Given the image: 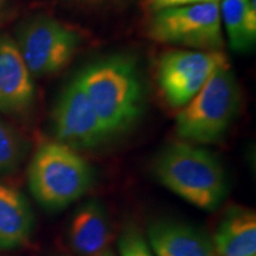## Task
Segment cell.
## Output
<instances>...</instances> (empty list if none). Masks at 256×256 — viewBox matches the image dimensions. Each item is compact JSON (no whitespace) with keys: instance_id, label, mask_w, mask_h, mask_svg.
I'll use <instances>...</instances> for the list:
<instances>
[{"instance_id":"obj_5","label":"cell","mask_w":256,"mask_h":256,"mask_svg":"<svg viewBox=\"0 0 256 256\" xmlns=\"http://www.w3.org/2000/svg\"><path fill=\"white\" fill-rule=\"evenodd\" d=\"M148 36L158 43L220 51L224 46L220 0H206L156 12L148 25Z\"/></svg>"},{"instance_id":"obj_7","label":"cell","mask_w":256,"mask_h":256,"mask_svg":"<svg viewBox=\"0 0 256 256\" xmlns=\"http://www.w3.org/2000/svg\"><path fill=\"white\" fill-rule=\"evenodd\" d=\"M226 60L220 51L172 50L160 57L159 87L174 108H183L200 90L214 70Z\"/></svg>"},{"instance_id":"obj_9","label":"cell","mask_w":256,"mask_h":256,"mask_svg":"<svg viewBox=\"0 0 256 256\" xmlns=\"http://www.w3.org/2000/svg\"><path fill=\"white\" fill-rule=\"evenodd\" d=\"M34 104V76L22 56L17 42L0 36V112L24 116Z\"/></svg>"},{"instance_id":"obj_20","label":"cell","mask_w":256,"mask_h":256,"mask_svg":"<svg viewBox=\"0 0 256 256\" xmlns=\"http://www.w3.org/2000/svg\"><path fill=\"white\" fill-rule=\"evenodd\" d=\"M6 2H8V0H0V17H2V11H4V8H5Z\"/></svg>"},{"instance_id":"obj_11","label":"cell","mask_w":256,"mask_h":256,"mask_svg":"<svg viewBox=\"0 0 256 256\" xmlns=\"http://www.w3.org/2000/svg\"><path fill=\"white\" fill-rule=\"evenodd\" d=\"M148 241L156 256H220L206 234L177 220L152 223Z\"/></svg>"},{"instance_id":"obj_2","label":"cell","mask_w":256,"mask_h":256,"mask_svg":"<svg viewBox=\"0 0 256 256\" xmlns=\"http://www.w3.org/2000/svg\"><path fill=\"white\" fill-rule=\"evenodd\" d=\"M153 171L165 188L200 210L217 209L226 194V172L220 160L194 144L166 147L156 156Z\"/></svg>"},{"instance_id":"obj_19","label":"cell","mask_w":256,"mask_h":256,"mask_svg":"<svg viewBox=\"0 0 256 256\" xmlns=\"http://www.w3.org/2000/svg\"><path fill=\"white\" fill-rule=\"evenodd\" d=\"M98 256H116V254H115V252L112 250L110 248H108V249H106L104 252H102L100 255H98Z\"/></svg>"},{"instance_id":"obj_1","label":"cell","mask_w":256,"mask_h":256,"mask_svg":"<svg viewBox=\"0 0 256 256\" xmlns=\"http://www.w3.org/2000/svg\"><path fill=\"white\" fill-rule=\"evenodd\" d=\"M78 78L110 136L126 132L142 116V84L130 57L98 60L83 69Z\"/></svg>"},{"instance_id":"obj_13","label":"cell","mask_w":256,"mask_h":256,"mask_svg":"<svg viewBox=\"0 0 256 256\" xmlns=\"http://www.w3.org/2000/svg\"><path fill=\"white\" fill-rule=\"evenodd\" d=\"M212 243L220 256H256L255 211L230 209L220 220Z\"/></svg>"},{"instance_id":"obj_12","label":"cell","mask_w":256,"mask_h":256,"mask_svg":"<svg viewBox=\"0 0 256 256\" xmlns=\"http://www.w3.org/2000/svg\"><path fill=\"white\" fill-rule=\"evenodd\" d=\"M34 217L24 194L11 185L0 183V249L11 250L31 238Z\"/></svg>"},{"instance_id":"obj_6","label":"cell","mask_w":256,"mask_h":256,"mask_svg":"<svg viewBox=\"0 0 256 256\" xmlns=\"http://www.w3.org/2000/svg\"><path fill=\"white\" fill-rule=\"evenodd\" d=\"M32 76L52 75L66 68L78 52L81 36L55 18L31 19L16 40Z\"/></svg>"},{"instance_id":"obj_18","label":"cell","mask_w":256,"mask_h":256,"mask_svg":"<svg viewBox=\"0 0 256 256\" xmlns=\"http://www.w3.org/2000/svg\"><path fill=\"white\" fill-rule=\"evenodd\" d=\"M75 2H81V4H84V5L101 6V5L113 4V2H119L120 0H75Z\"/></svg>"},{"instance_id":"obj_15","label":"cell","mask_w":256,"mask_h":256,"mask_svg":"<svg viewBox=\"0 0 256 256\" xmlns=\"http://www.w3.org/2000/svg\"><path fill=\"white\" fill-rule=\"evenodd\" d=\"M25 156V142L16 130L0 119V174L14 172Z\"/></svg>"},{"instance_id":"obj_14","label":"cell","mask_w":256,"mask_h":256,"mask_svg":"<svg viewBox=\"0 0 256 256\" xmlns=\"http://www.w3.org/2000/svg\"><path fill=\"white\" fill-rule=\"evenodd\" d=\"M220 18L226 28L230 48L246 51L256 40V0H223Z\"/></svg>"},{"instance_id":"obj_4","label":"cell","mask_w":256,"mask_h":256,"mask_svg":"<svg viewBox=\"0 0 256 256\" xmlns=\"http://www.w3.org/2000/svg\"><path fill=\"white\" fill-rule=\"evenodd\" d=\"M28 188L40 206L60 210L87 194L94 174L87 160L60 142L38 147L28 171Z\"/></svg>"},{"instance_id":"obj_10","label":"cell","mask_w":256,"mask_h":256,"mask_svg":"<svg viewBox=\"0 0 256 256\" xmlns=\"http://www.w3.org/2000/svg\"><path fill=\"white\" fill-rule=\"evenodd\" d=\"M68 240L78 256H98L110 248L113 228L100 202L89 200L78 208L69 224Z\"/></svg>"},{"instance_id":"obj_16","label":"cell","mask_w":256,"mask_h":256,"mask_svg":"<svg viewBox=\"0 0 256 256\" xmlns=\"http://www.w3.org/2000/svg\"><path fill=\"white\" fill-rule=\"evenodd\" d=\"M120 256H154L146 238L136 228H127L119 240Z\"/></svg>"},{"instance_id":"obj_3","label":"cell","mask_w":256,"mask_h":256,"mask_svg":"<svg viewBox=\"0 0 256 256\" xmlns=\"http://www.w3.org/2000/svg\"><path fill=\"white\" fill-rule=\"evenodd\" d=\"M240 102L238 81L228 60H224L179 112L176 119L177 136L194 145L220 142L238 114Z\"/></svg>"},{"instance_id":"obj_17","label":"cell","mask_w":256,"mask_h":256,"mask_svg":"<svg viewBox=\"0 0 256 256\" xmlns=\"http://www.w3.org/2000/svg\"><path fill=\"white\" fill-rule=\"evenodd\" d=\"M200 2H206V0H145V4L150 11L153 12V14H156V12L162 11V10L166 8L190 5Z\"/></svg>"},{"instance_id":"obj_8","label":"cell","mask_w":256,"mask_h":256,"mask_svg":"<svg viewBox=\"0 0 256 256\" xmlns=\"http://www.w3.org/2000/svg\"><path fill=\"white\" fill-rule=\"evenodd\" d=\"M54 130L60 142L72 148H96L110 139L78 78L64 88L52 110Z\"/></svg>"}]
</instances>
